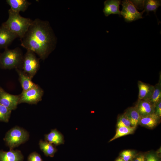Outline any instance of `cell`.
Here are the masks:
<instances>
[{
  "mask_svg": "<svg viewBox=\"0 0 161 161\" xmlns=\"http://www.w3.org/2000/svg\"><path fill=\"white\" fill-rule=\"evenodd\" d=\"M29 137V134L26 131L19 127L15 126L7 132L4 140L10 149H12L24 143Z\"/></svg>",
  "mask_w": 161,
  "mask_h": 161,
  "instance_id": "4",
  "label": "cell"
},
{
  "mask_svg": "<svg viewBox=\"0 0 161 161\" xmlns=\"http://www.w3.org/2000/svg\"><path fill=\"white\" fill-rule=\"evenodd\" d=\"M18 36L6 28L0 27V49L8 48Z\"/></svg>",
  "mask_w": 161,
  "mask_h": 161,
  "instance_id": "9",
  "label": "cell"
},
{
  "mask_svg": "<svg viewBox=\"0 0 161 161\" xmlns=\"http://www.w3.org/2000/svg\"><path fill=\"white\" fill-rule=\"evenodd\" d=\"M39 145L40 149L47 156L53 157L57 151L53 144L46 141L40 140Z\"/></svg>",
  "mask_w": 161,
  "mask_h": 161,
  "instance_id": "20",
  "label": "cell"
},
{
  "mask_svg": "<svg viewBox=\"0 0 161 161\" xmlns=\"http://www.w3.org/2000/svg\"><path fill=\"white\" fill-rule=\"evenodd\" d=\"M154 89L150 100L155 105L161 101V77L160 76L158 83L154 86Z\"/></svg>",
  "mask_w": 161,
  "mask_h": 161,
  "instance_id": "21",
  "label": "cell"
},
{
  "mask_svg": "<svg viewBox=\"0 0 161 161\" xmlns=\"http://www.w3.org/2000/svg\"><path fill=\"white\" fill-rule=\"evenodd\" d=\"M45 141L55 145L64 144V142L63 135L56 129L51 130L48 134L45 135Z\"/></svg>",
  "mask_w": 161,
  "mask_h": 161,
  "instance_id": "14",
  "label": "cell"
},
{
  "mask_svg": "<svg viewBox=\"0 0 161 161\" xmlns=\"http://www.w3.org/2000/svg\"><path fill=\"white\" fill-rule=\"evenodd\" d=\"M161 1L158 0H142L141 10L144 9L147 15L150 12H153L156 14L158 8L161 6Z\"/></svg>",
  "mask_w": 161,
  "mask_h": 161,
  "instance_id": "19",
  "label": "cell"
},
{
  "mask_svg": "<svg viewBox=\"0 0 161 161\" xmlns=\"http://www.w3.org/2000/svg\"><path fill=\"white\" fill-rule=\"evenodd\" d=\"M20 40L21 46L37 54L43 60L54 49L57 42L49 22L38 18L33 20Z\"/></svg>",
  "mask_w": 161,
  "mask_h": 161,
  "instance_id": "1",
  "label": "cell"
},
{
  "mask_svg": "<svg viewBox=\"0 0 161 161\" xmlns=\"http://www.w3.org/2000/svg\"><path fill=\"white\" fill-rule=\"evenodd\" d=\"M135 126L123 127L117 128L115 135L109 142H111L119 137L133 133L135 130Z\"/></svg>",
  "mask_w": 161,
  "mask_h": 161,
  "instance_id": "22",
  "label": "cell"
},
{
  "mask_svg": "<svg viewBox=\"0 0 161 161\" xmlns=\"http://www.w3.org/2000/svg\"><path fill=\"white\" fill-rule=\"evenodd\" d=\"M23 156L20 151L10 149L8 151L0 150V161H22Z\"/></svg>",
  "mask_w": 161,
  "mask_h": 161,
  "instance_id": "13",
  "label": "cell"
},
{
  "mask_svg": "<svg viewBox=\"0 0 161 161\" xmlns=\"http://www.w3.org/2000/svg\"><path fill=\"white\" fill-rule=\"evenodd\" d=\"M122 2L121 15L126 22H130L143 18V14L145 12L144 10L139 12L131 0H124Z\"/></svg>",
  "mask_w": 161,
  "mask_h": 161,
  "instance_id": "6",
  "label": "cell"
},
{
  "mask_svg": "<svg viewBox=\"0 0 161 161\" xmlns=\"http://www.w3.org/2000/svg\"><path fill=\"white\" fill-rule=\"evenodd\" d=\"M28 161H43L40 155L36 152L31 153L28 157Z\"/></svg>",
  "mask_w": 161,
  "mask_h": 161,
  "instance_id": "26",
  "label": "cell"
},
{
  "mask_svg": "<svg viewBox=\"0 0 161 161\" xmlns=\"http://www.w3.org/2000/svg\"><path fill=\"white\" fill-rule=\"evenodd\" d=\"M8 18L1 26L16 35L21 39L28 30L33 20L21 16L19 13L9 9Z\"/></svg>",
  "mask_w": 161,
  "mask_h": 161,
  "instance_id": "2",
  "label": "cell"
},
{
  "mask_svg": "<svg viewBox=\"0 0 161 161\" xmlns=\"http://www.w3.org/2000/svg\"><path fill=\"white\" fill-rule=\"evenodd\" d=\"M117 126V128L132 126L129 119L124 113L119 117Z\"/></svg>",
  "mask_w": 161,
  "mask_h": 161,
  "instance_id": "24",
  "label": "cell"
},
{
  "mask_svg": "<svg viewBox=\"0 0 161 161\" xmlns=\"http://www.w3.org/2000/svg\"><path fill=\"white\" fill-rule=\"evenodd\" d=\"M124 114L129 119L132 126L136 127L139 124L141 116L135 106L127 109Z\"/></svg>",
  "mask_w": 161,
  "mask_h": 161,
  "instance_id": "18",
  "label": "cell"
},
{
  "mask_svg": "<svg viewBox=\"0 0 161 161\" xmlns=\"http://www.w3.org/2000/svg\"><path fill=\"white\" fill-rule=\"evenodd\" d=\"M44 94L42 89L38 85L26 91H22L19 95L18 104L27 103L36 104L41 101Z\"/></svg>",
  "mask_w": 161,
  "mask_h": 161,
  "instance_id": "7",
  "label": "cell"
},
{
  "mask_svg": "<svg viewBox=\"0 0 161 161\" xmlns=\"http://www.w3.org/2000/svg\"></svg>",
  "mask_w": 161,
  "mask_h": 161,
  "instance_id": "31",
  "label": "cell"
},
{
  "mask_svg": "<svg viewBox=\"0 0 161 161\" xmlns=\"http://www.w3.org/2000/svg\"><path fill=\"white\" fill-rule=\"evenodd\" d=\"M133 161H146L145 157L143 155H140L136 158Z\"/></svg>",
  "mask_w": 161,
  "mask_h": 161,
  "instance_id": "29",
  "label": "cell"
},
{
  "mask_svg": "<svg viewBox=\"0 0 161 161\" xmlns=\"http://www.w3.org/2000/svg\"><path fill=\"white\" fill-rule=\"evenodd\" d=\"M116 161H124L123 160L121 157H120L117 159Z\"/></svg>",
  "mask_w": 161,
  "mask_h": 161,
  "instance_id": "30",
  "label": "cell"
},
{
  "mask_svg": "<svg viewBox=\"0 0 161 161\" xmlns=\"http://www.w3.org/2000/svg\"><path fill=\"white\" fill-rule=\"evenodd\" d=\"M121 1L119 0H107L104 2L103 12L106 16L111 14L121 15L119 8Z\"/></svg>",
  "mask_w": 161,
  "mask_h": 161,
  "instance_id": "11",
  "label": "cell"
},
{
  "mask_svg": "<svg viewBox=\"0 0 161 161\" xmlns=\"http://www.w3.org/2000/svg\"><path fill=\"white\" fill-rule=\"evenodd\" d=\"M120 156L124 161H130L133 157V153L131 150H126L122 152Z\"/></svg>",
  "mask_w": 161,
  "mask_h": 161,
  "instance_id": "25",
  "label": "cell"
},
{
  "mask_svg": "<svg viewBox=\"0 0 161 161\" xmlns=\"http://www.w3.org/2000/svg\"><path fill=\"white\" fill-rule=\"evenodd\" d=\"M146 161H158L156 157L153 154H148L145 157Z\"/></svg>",
  "mask_w": 161,
  "mask_h": 161,
  "instance_id": "28",
  "label": "cell"
},
{
  "mask_svg": "<svg viewBox=\"0 0 161 161\" xmlns=\"http://www.w3.org/2000/svg\"><path fill=\"white\" fill-rule=\"evenodd\" d=\"M6 1L10 6V10L19 13L25 12L31 4L27 0H6Z\"/></svg>",
  "mask_w": 161,
  "mask_h": 161,
  "instance_id": "15",
  "label": "cell"
},
{
  "mask_svg": "<svg viewBox=\"0 0 161 161\" xmlns=\"http://www.w3.org/2000/svg\"><path fill=\"white\" fill-rule=\"evenodd\" d=\"M12 111L0 104V121H9Z\"/></svg>",
  "mask_w": 161,
  "mask_h": 161,
  "instance_id": "23",
  "label": "cell"
},
{
  "mask_svg": "<svg viewBox=\"0 0 161 161\" xmlns=\"http://www.w3.org/2000/svg\"><path fill=\"white\" fill-rule=\"evenodd\" d=\"M160 117L155 114L141 117L139 124L145 127L152 128L157 126Z\"/></svg>",
  "mask_w": 161,
  "mask_h": 161,
  "instance_id": "17",
  "label": "cell"
},
{
  "mask_svg": "<svg viewBox=\"0 0 161 161\" xmlns=\"http://www.w3.org/2000/svg\"><path fill=\"white\" fill-rule=\"evenodd\" d=\"M23 56L18 47L13 49L6 48L0 54V67L4 69H21Z\"/></svg>",
  "mask_w": 161,
  "mask_h": 161,
  "instance_id": "3",
  "label": "cell"
},
{
  "mask_svg": "<svg viewBox=\"0 0 161 161\" xmlns=\"http://www.w3.org/2000/svg\"><path fill=\"white\" fill-rule=\"evenodd\" d=\"M135 106L141 117L154 113V105L149 100H138Z\"/></svg>",
  "mask_w": 161,
  "mask_h": 161,
  "instance_id": "10",
  "label": "cell"
},
{
  "mask_svg": "<svg viewBox=\"0 0 161 161\" xmlns=\"http://www.w3.org/2000/svg\"><path fill=\"white\" fill-rule=\"evenodd\" d=\"M154 113L160 117H161V101H160L155 105Z\"/></svg>",
  "mask_w": 161,
  "mask_h": 161,
  "instance_id": "27",
  "label": "cell"
},
{
  "mask_svg": "<svg viewBox=\"0 0 161 161\" xmlns=\"http://www.w3.org/2000/svg\"><path fill=\"white\" fill-rule=\"evenodd\" d=\"M39 59L30 50H27L24 55L21 69L32 79L39 68Z\"/></svg>",
  "mask_w": 161,
  "mask_h": 161,
  "instance_id": "5",
  "label": "cell"
},
{
  "mask_svg": "<svg viewBox=\"0 0 161 161\" xmlns=\"http://www.w3.org/2000/svg\"><path fill=\"white\" fill-rule=\"evenodd\" d=\"M16 70L18 75L19 80L23 91L27 90L37 85L34 83L32 81V78L21 69H16Z\"/></svg>",
  "mask_w": 161,
  "mask_h": 161,
  "instance_id": "16",
  "label": "cell"
},
{
  "mask_svg": "<svg viewBox=\"0 0 161 161\" xmlns=\"http://www.w3.org/2000/svg\"><path fill=\"white\" fill-rule=\"evenodd\" d=\"M139 89L138 100L150 99L154 89V86L139 80L138 82Z\"/></svg>",
  "mask_w": 161,
  "mask_h": 161,
  "instance_id": "12",
  "label": "cell"
},
{
  "mask_svg": "<svg viewBox=\"0 0 161 161\" xmlns=\"http://www.w3.org/2000/svg\"><path fill=\"white\" fill-rule=\"evenodd\" d=\"M20 95L9 94L0 88V104L11 111L15 109L19 104Z\"/></svg>",
  "mask_w": 161,
  "mask_h": 161,
  "instance_id": "8",
  "label": "cell"
}]
</instances>
